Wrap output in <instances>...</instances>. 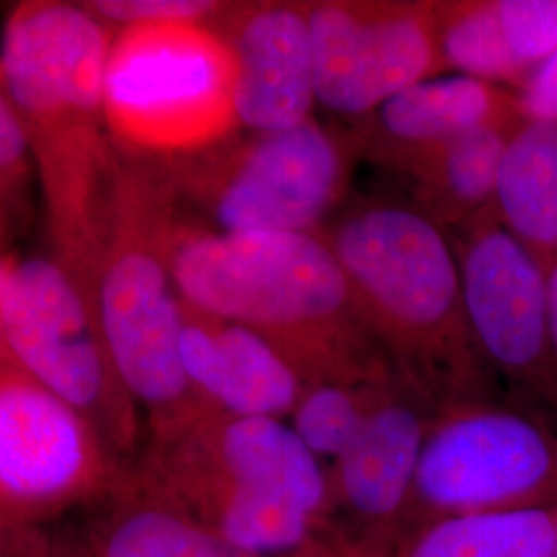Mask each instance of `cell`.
Masks as SVG:
<instances>
[{"label":"cell","mask_w":557,"mask_h":557,"mask_svg":"<svg viewBox=\"0 0 557 557\" xmlns=\"http://www.w3.org/2000/svg\"><path fill=\"white\" fill-rule=\"evenodd\" d=\"M444 73L520 89L529 73L504 40L496 0L432 2Z\"/></svg>","instance_id":"obj_21"},{"label":"cell","mask_w":557,"mask_h":557,"mask_svg":"<svg viewBox=\"0 0 557 557\" xmlns=\"http://www.w3.org/2000/svg\"><path fill=\"white\" fill-rule=\"evenodd\" d=\"M520 119L517 94L487 81L442 73L356 120L351 139L358 153L405 176L448 140L479 126Z\"/></svg>","instance_id":"obj_16"},{"label":"cell","mask_w":557,"mask_h":557,"mask_svg":"<svg viewBox=\"0 0 557 557\" xmlns=\"http://www.w3.org/2000/svg\"><path fill=\"white\" fill-rule=\"evenodd\" d=\"M50 557H96L87 543H71V545H59V549Z\"/></svg>","instance_id":"obj_29"},{"label":"cell","mask_w":557,"mask_h":557,"mask_svg":"<svg viewBox=\"0 0 557 557\" xmlns=\"http://www.w3.org/2000/svg\"><path fill=\"white\" fill-rule=\"evenodd\" d=\"M425 520L502 510H557V438L490 400L440 411L421 450L409 510Z\"/></svg>","instance_id":"obj_9"},{"label":"cell","mask_w":557,"mask_h":557,"mask_svg":"<svg viewBox=\"0 0 557 557\" xmlns=\"http://www.w3.org/2000/svg\"><path fill=\"white\" fill-rule=\"evenodd\" d=\"M517 100L522 119L557 124V52L533 71L518 89Z\"/></svg>","instance_id":"obj_26"},{"label":"cell","mask_w":557,"mask_h":557,"mask_svg":"<svg viewBox=\"0 0 557 557\" xmlns=\"http://www.w3.org/2000/svg\"><path fill=\"white\" fill-rule=\"evenodd\" d=\"M549 557H557V535H556V545H554V552H552V556Z\"/></svg>","instance_id":"obj_31"},{"label":"cell","mask_w":557,"mask_h":557,"mask_svg":"<svg viewBox=\"0 0 557 557\" xmlns=\"http://www.w3.org/2000/svg\"><path fill=\"white\" fill-rule=\"evenodd\" d=\"M547 277V317H549V335L557 358V259L545 269Z\"/></svg>","instance_id":"obj_27"},{"label":"cell","mask_w":557,"mask_h":557,"mask_svg":"<svg viewBox=\"0 0 557 557\" xmlns=\"http://www.w3.org/2000/svg\"><path fill=\"white\" fill-rule=\"evenodd\" d=\"M225 2L211 0H94L83 7L110 32L133 25L213 20Z\"/></svg>","instance_id":"obj_25"},{"label":"cell","mask_w":557,"mask_h":557,"mask_svg":"<svg viewBox=\"0 0 557 557\" xmlns=\"http://www.w3.org/2000/svg\"><path fill=\"white\" fill-rule=\"evenodd\" d=\"M110 508L87 545L96 557H257L242 552L131 471L108 496ZM319 545L292 557H326Z\"/></svg>","instance_id":"obj_17"},{"label":"cell","mask_w":557,"mask_h":557,"mask_svg":"<svg viewBox=\"0 0 557 557\" xmlns=\"http://www.w3.org/2000/svg\"><path fill=\"white\" fill-rule=\"evenodd\" d=\"M356 143L314 119L281 133L232 135L199 153L153 161L178 207L223 234L322 232L343 202Z\"/></svg>","instance_id":"obj_7"},{"label":"cell","mask_w":557,"mask_h":557,"mask_svg":"<svg viewBox=\"0 0 557 557\" xmlns=\"http://www.w3.org/2000/svg\"><path fill=\"white\" fill-rule=\"evenodd\" d=\"M140 481L188 517L257 557L298 556L320 545L331 479L292 425L275 418L205 411L153 436Z\"/></svg>","instance_id":"obj_4"},{"label":"cell","mask_w":557,"mask_h":557,"mask_svg":"<svg viewBox=\"0 0 557 557\" xmlns=\"http://www.w3.org/2000/svg\"><path fill=\"white\" fill-rule=\"evenodd\" d=\"M180 358L195 395L232 418L292 416L306 388L296 368L259 333L182 304Z\"/></svg>","instance_id":"obj_15"},{"label":"cell","mask_w":557,"mask_h":557,"mask_svg":"<svg viewBox=\"0 0 557 557\" xmlns=\"http://www.w3.org/2000/svg\"><path fill=\"white\" fill-rule=\"evenodd\" d=\"M395 554L382 557H549L557 510H502L434 518L409 529Z\"/></svg>","instance_id":"obj_20"},{"label":"cell","mask_w":557,"mask_h":557,"mask_svg":"<svg viewBox=\"0 0 557 557\" xmlns=\"http://www.w3.org/2000/svg\"><path fill=\"white\" fill-rule=\"evenodd\" d=\"M308 23L317 103L338 116L363 119L444 73L432 2H308Z\"/></svg>","instance_id":"obj_11"},{"label":"cell","mask_w":557,"mask_h":557,"mask_svg":"<svg viewBox=\"0 0 557 557\" xmlns=\"http://www.w3.org/2000/svg\"><path fill=\"white\" fill-rule=\"evenodd\" d=\"M397 372L391 368L370 380H326L308 384L292 413V428L319 458L337 460L363 425L382 384Z\"/></svg>","instance_id":"obj_22"},{"label":"cell","mask_w":557,"mask_h":557,"mask_svg":"<svg viewBox=\"0 0 557 557\" xmlns=\"http://www.w3.org/2000/svg\"><path fill=\"white\" fill-rule=\"evenodd\" d=\"M110 41L83 4L59 0L21 2L0 32V89L32 156L52 257L91 299L119 163L103 103Z\"/></svg>","instance_id":"obj_1"},{"label":"cell","mask_w":557,"mask_h":557,"mask_svg":"<svg viewBox=\"0 0 557 557\" xmlns=\"http://www.w3.org/2000/svg\"><path fill=\"white\" fill-rule=\"evenodd\" d=\"M522 120L479 126L425 156L405 174L411 202L446 232L494 215L502 158Z\"/></svg>","instance_id":"obj_18"},{"label":"cell","mask_w":557,"mask_h":557,"mask_svg":"<svg viewBox=\"0 0 557 557\" xmlns=\"http://www.w3.org/2000/svg\"><path fill=\"white\" fill-rule=\"evenodd\" d=\"M211 25L236 64L238 128L281 133L312 119L317 94L308 2H225Z\"/></svg>","instance_id":"obj_13"},{"label":"cell","mask_w":557,"mask_h":557,"mask_svg":"<svg viewBox=\"0 0 557 557\" xmlns=\"http://www.w3.org/2000/svg\"><path fill=\"white\" fill-rule=\"evenodd\" d=\"M15 264H17V260L7 257V255L0 250V310H2V301H4V296H7L9 283H11L13 271H15ZM0 351H2V329H0Z\"/></svg>","instance_id":"obj_28"},{"label":"cell","mask_w":557,"mask_h":557,"mask_svg":"<svg viewBox=\"0 0 557 557\" xmlns=\"http://www.w3.org/2000/svg\"><path fill=\"white\" fill-rule=\"evenodd\" d=\"M128 471L73 407L0 351V535L106 498Z\"/></svg>","instance_id":"obj_10"},{"label":"cell","mask_w":557,"mask_h":557,"mask_svg":"<svg viewBox=\"0 0 557 557\" xmlns=\"http://www.w3.org/2000/svg\"><path fill=\"white\" fill-rule=\"evenodd\" d=\"M236 64L211 21L112 32L103 103L122 156L170 161L238 133Z\"/></svg>","instance_id":"obj_6"},{"label":"cell","mask_w":557,"mask_h":557,"mask_svg":"<svg viewBox=\"0 0 557 557\" xmlns=\"http://www.w3.org/2000/svg\"><path fill=\"white\" fill-rule=\"evenodd\" d=\"M168 260L182 304L259 333L306 386L393 368L359 320L322 232L223 234L184 221L178 209Z\"/></svg>","instance_id":"obj_2"},{"label":"cell","mask_w":557,"mask_h":557,"mask_svg":"<svg viewBox=\"0 0 557 557\" xmlns=\"http://www.w3.org/2000/svg\"><path fill=\"white\" fill-rule=\"evenodd\" d=\"M358 317L400 379L436 411L487 400L448 232L413 202L366 199L322 230Z\"/></svg>","instance_id":"obj_3"},{"label":"cell","mask_w":557,"mask_h":557,"mask_svg":"<svg viewBox=\"0 0 557 557\" xmlns=\"http://www.w3.org/2000/svg\"><path fill=\"white\" fill-rule=\"evenodd\" d=\"M176 218L178 205L158 165L119 158L94 301L116 376L149 413L153 436L211 411L180 358L182 299L168 260Z\"/></svg>","instance_id":"obj_5"},{"label":"cell","mask_w":557,"mask_h":557,"mask_svg":"<svg viewBox=\"0 0 557 557\" xmlns=\"http://www.w3.org/2000/svg\"><path fill=\"white\" fill-rule=\"evenodd\" d=\"M329 557H359L358 554H354L351 549H345V547H341V549H337L335 554H331Z\"/></svg>","instance_id":"obj_30"},{"label":"cell","mask_w":557,"mask_h":557,"mask_svg":"<svg viewBox=\"0 0 557 557\" xmlns=\"http://www.w3.org/2000/svg\"><path fill=\"white\" fill-rule=\"evenodd\" d=\"M460 296L485 363L543 398H557L545 269L494 215L455 232Z\"/></svg>","instance_id":"obj_12"},{"label":"cell","mask_w":557,"mask_h":557,"mask_svg":"<svg viewBox=\"0 0 557 557\" xmlns=\"http://www.w3.org/2000/svg\"><path fill=\"white\" fill-rule=\"evenodd\" d=\"M496 7L504 40L531 77L557 52V0H496Z\"/></svg>","instance_id":"obj_23"},{"label":"cell","mask_w":557,"mask_h":557,"mask_svg":"<svg viewBox=\"0 0 557 557\" xmlns=\"http://www.w3.org/2000/svg\"><path fill=\"white\" fill-rule=\"evenodd\" d=\"M494 218L547 269L557 259V124L522 120L499 165Z\"/></svg>","instance_id":"obj_19"},{"label":"cell","mask_w":557,"mask_h":557,"mask_svg":"<svg viewBox=\"0 0 557 557\" xmlns=\"http://www.w3.org/2000/svg\"><path fill=\"white\" fill-rule=\"evenodd\" d=\"M32 178L34 165L20 120L0 89V248L20 220Z\"/></svg>","instance_id":"obj_24"},{"label":"cell","mask_w":557,"mask_h":557,"mask_svg":"<svg viewBox=\"0 0 557 557\" xmlns=\"http://www.w3.org/2000/svg\"><path fill=\"white\" fill-rule=\"evenodd\" d=\"M438 411L398 374L382 384L363 425L335 460L331 496L366 527L380 557L400 535L419 458Z\"/></svg>","instance_id":"obj_14"},{"label":"cell","mask_w":557,"mask_h":557,"mask_svg":"<svg viewBox=\"0 0 557 557\" xmlns=\"http://www.w3.org/2000/svg\"><path fill=\"white\" fill-rule=\"evenodd\" d=\"M0 329L2 354L73 407L124 465L139 440L137 405L116 376L96 304L79 281L54 257L17 260Z\"/></svg>","instance_id":"obj_8"}]
</instances>
